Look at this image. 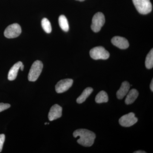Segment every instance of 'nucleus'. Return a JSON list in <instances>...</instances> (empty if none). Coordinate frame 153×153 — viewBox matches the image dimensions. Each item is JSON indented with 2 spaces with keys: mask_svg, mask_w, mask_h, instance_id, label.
Instances as JSON below:
<instances>
[{
  "mask_svg": "<svg viewBox=\"0 0 153 153\" xmlns=\"http://www.w3.org/2000/svg\"><path fill=\"white\" fill-rule=\"evenodd\" d=\"M43 68V64L40 60H36L34 62L30 68L28 74L29 81L35 82L40 76Z\"/></svg>",
  "mask_w": 153,
  "mask_h": 153,
  "instance_id": "nucleus-3",
  "label": "nucleus"
},
{
  "mask_svg": "<svg viewBox=\"0 0 153 153\" xmlns=\"http://www.w3.org/2000/svg\"><path fill=\"white\" fill-rule=\"evenodd\" d=\"M139 93L135 89H132L128 93L125 99L126 104L129 105L133 103L137 98Z\"/></svg>",
  "mask_w": 153,
  "mask_h": 153,
  "instance_id": "nucleus-13",
  "label": "nucleus"
},
{
  "mask_svg": "<svg viewBox=\"0 0 153 153\" xmlns=\"http://www.w3.org/2000/svg\"><path fill=\"white\" fill-rule=\"evenodd\" d=\"M22 33V28L18 24H13L7 27L4 32V35L8 38L18 37Z\"/></svg>",
  "mask_w": 153,
  "mask_h": 153,
  "instance_id": "nucleus-6",
  "label": "nucleus"
},
{
  "mask_svg": "<svg viewBox=\"0 0 153 153\" xmlns=\"http://www.w3.org/2000/svg\"><path fill=\"white\" fill-rule=\"evenodd\" d=\"M58 21L61 29L64 32H68L69 30V25L66 16L64 15H61L59 17Z\"/></svg>",
  "mask_w": 153,
  "mask_h": 153,
  "instance_id": "nucleus-16",
  "label": "nucleus"
},
{
  "mask_svg": "<svg viewBox=\"0 0 153 153\" xmlns=\"http://www.w3.org/2000/svg\"><path fill=\"white\" fill-rule=\"evenodd\" d=\"M41 25L44 31L47 33H50L52 32V27L50 22L47 19L44 18L41 21Z\"/></svg>",
  "mask_w": 153,
  "mask_h": 153,
  "instance_id": "nucleus-18",
  "label": "nucleus"
},
{
  "mask_svg": "<svg viewBox=\"0 0 153 153\" xmlns=\"http://www.w3.org/2000/svg\"><path fill=\"white\" fill-rule=\"evenodd\" d=\"M150 88L151 90L152 91H153V79H152V82L150 84Z\"/></svg>",
  "mask_w": 153,
  "mask_h": 153,
  "instance_id": "nucleus-21",
  "label": "nucleus"
},
{
  "mask_svg": "<svg viewBox=\"0 0 153 153\" xmlns=\"http://www.w3.org/2000/svg\"><path fill=\"white\" fill-rule=\"evenodd\" d=\"M91 57L94 60H106L109 58V52L102 47H94L90 51Z\"/></svg>",
  "mask_w": 153,
  "mask_h": 153,
  "instance_id": "nucleus-4",
  "label": "nucleus"
},
{
  "mask_svg": "<svg viewBox=\"0 0 153 153\" xmlns=\"http://www.w3.org/2000/svg\"><path fill=\"white\" fill-rule=\"evenodd\" d=\"M10 105L8 103H0V112L10 108Z\"/></svg>",
  "mask_w": 153,
  "mask_h": 153,
  "instance_id": "nucleus-20",
  "label": "nucleus"
},
{
  "mask_svg": "<svg viewBox=\"0 0 153 153\" xmlns=\"http://www.w3.org/2000/svg\"><path fill=\"white\" fill-rule=\"evenodd\" d=\"M145 65L148 69H151L153 67V50L152 49L148 53L146 57Z\"/></svg>",
  "mask_w": 153,
  "mask_h": 153,
  "instance_id": "nucleus-17",
  "label": "nucleus"
},
{
  "mask_svg": "<svg viewBox=\"0 0 153 153\" xmlns=\"http://www.w3.org/2000/svg\"><path fill=\"white\" fill-rule=\"evenodd\" d=\"M73 79H62L57 82L55 85V90L57 93H62L67 91L72 86Z\"/></svg>",
  "mask_w": 153,
  "mask_h": 153,
  "instance_id": "nucleus-8",
  "label": "nucleus"
},
{
  "mask_svg": "<svg viewBox=\"0 0 153 153\" xmlns=\"http://www.w3.org/2000/svg\"><path fill=\"white\" fill-rule=\"evenodd\" d=\"M108 96L106 92L104 91H101L99 92L95 97V101L97 103H101L106 102L108 101Z\"/></svg>",
  "mask_w": 153,
  "mask_h": 153,
  "instance_id": "nucleus-15",
  "label": "nucleus"
},
{
  "mask_svg": "<svg viewBox=\"0 0 153 153\" xmlns=\"http://www.w3.org/2000/svg\"><path fill=\"white\" fill-rule=\"evenodd\" d=\"M23 63L21 61L17 62L14 64L9 71L8 75V79L9 80L13 81L16 79L18 74V71L20 69L21 66Z\"/></svg>",
  "mask_w": 153,
  "mask_h": 153,
  "instance_id": "nucleus-12",
  "label": "nucleus"
},
{
  "mask_svg": "<svg viewBox=\"0 0 153 153\" xmlns=\"http://www.w3.org/2000/svg\"><path fill=\"white\" fill-rule=\"evenodd\" d=\"M93 89L91 87H88L83 91L81 94L76 99V102L79 104H81L86 100V99L91 94Z\"/></svg>",
  "mask_w": 153,
  "mask_h": 153,
  "instance_id": "nucleus-14",
  "label": "nucleus"
},
{
  "mask_svg": "<svg viewBox=\"0 0 153 153\" xmlns=\"http://www.w3.org/2000/svg\"><path fill=\"white\" fill-rule=\"evenodd\" d=\"M73 136L75 138L79 137L77 143L85 147L91 146L94 143L96 138L94 133L85 129L76 130L73 133Z\"/></svg>",
  "mask_w": 153,
  "mask_h": 153,
  "instance_id": "nucleus-1",
  "label": "nucleus"
},
{
  "mask_svg": "<svg viewBox=\"0 0 153 153\" xmlns=\"http://www.w3.org/2000/svg\"><path fill=\"white\" fill-rule=\"evenodd\" d=\"M111 43L114 46L120 49H126L128 48L129 44L125 38L120 36H115L111 39Z\"/></svg>",
  "mask_w": 153,
  "mask_h": 153,
  "instance_id": "nucleus-10",
  "label": "nucleus"
},
{
  "mask_svg": "<svg viewBox=\"0 0 153 153\" xmlns=\"http://www.w3.org/2000/svg\"><path fill=\"white\" fill-rule=\"evenodd\" d=\"M5 140V136L4 134H0V153L2 150L3 146Z\"/></svg>",
  "mask_w": 153,
  "mask_h": 153,
  "instance_id": "nucleus-19",
  "label": "nucleus"
},
{
  "mask_svg": "<svg viewBox=\"0 0 153 153\" xmlns=\"http://www.w3.org/2000/svg\"><path fill=\"white\" fill-rule=\"evenodd\" d=\"M62 108L57 104H55L50 108L48 114V118L50 121H53L62 116Z\"/></svg>",
  "mask_w": 153,
  "mask_h": 153,
  "instance_id": "nucleus-9",
  "label": "nucleus"
},
{
  "mask_svg": "<svg viewBox=\"0 0 153 153\" xmlns=\"http://www.w3.org/2000/svg\"><path fill=\"white\" fill-rule=\"evenodd\" d=\"M76 1H85V0H76Z\"/></svg>",
  "mask_w": 153,
  "mask_h": 153,
  "instance_id": "nucleus-24",
  "label": "nucleus"
},
{
  "mask_svg": "<svg viewBox=\"0 0 153 153\" xmlns=\"http://www.w3.org/2000/svg\"><path fill=\"white\" fill-rule=\"evenodd\" d=\"M105 19L102 13L98 12L94 15L92 20L91 29L93 32L97 33L101 30L102 27L104 25Z\"/></svg>",
  "mask_w": 153,
  "mask_h": 153,
  "instance_id": "nucleus-5",
  "label": "nucleus"
},
{
  "mask_svg": "<svg viewBox=\"0 0 153 153\" xmlns=\"http://www.w3.org/2000/svg\"><path fill=\"white\" fill-rule=\"evenodd\" d=\"M24 66L23 64H22V66H21V67H20V69H21V70H22V71H23V70H24Z\"/></svg>",
  "mask_w": 153,
  "mask_h": 153,
  "instance_id": "nucleus-23",
  "label": "nucleus"
},
{
  "mask_svg": "<svg viewBox=\"0 0 153 153\" xmlns=\"http://www.w3.org/2000/svg\"><path fill=\"white\" fill-rule=\"evenodd\" d=\"M138 121V119L135 116L134 113L131 112L120 117L119 123L121 126L125 127H128L135 124Z\"/></svg>",
  "mask_w": 153,
  "mask_h": 153,
  "instance_id": "nucleus-7",
  "label": "nucleus"
},
{
  "mask_svg": "<svg viewBox=\"0 0 153 153\" xmlns=\"http://www.w3.org/2000/svg\"><path fill=\"white\" fill-rule=\"evenodd\" d=\"M134 5L140 14L146 15L151 13L152 6L150 0H132Z\"/></svg>",
  "mask_w": 153,
  "mask_h": 153,
  "instance_id": "nucleus-2",
  "label": "nucleus"
},
{
  "mask_svg": "<svg viewBox=\"0 0 153 153\" xmlns=\"http://www.w3.org/2000/svg\"><path fill=\"white\" fill-rule=\"evenodd\" d=\"M134 153H146V152H145V151H136V152H134Z\"/></svg>",
  "mask_w": 153,
  "mask_h": 153,
  "instance_id": "nucleus-22",
  "label": "nucleus"
},
{
  "mask_svg": "<svg viewBox=\"0 0 153 153\" xmlns=\"http://www.w3.org/2000/svg\"><path fill=\"white\" fill-rule=\"evenodd\" d=\"M130 85L127 81H124L123 82L120 88L117 92V96L118 99L121 100L124 98L129 90Z\"/></svg>",
  "mask_w": 153,
  "mask_h": 153,
  "instance_id": "nucleus-11",
  "label": "nucleus"
}]
</instances>
